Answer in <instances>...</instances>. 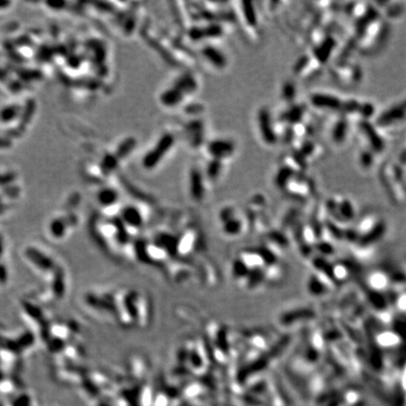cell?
<instances>
[{"label":"cell","instance_id":"obj_2","mask_svg":"<svg viewBox=\"0 0 406 406\" xmlns=\"http://www.w3.org/2000/svg\"><path fill=\"white\" fill-rule=\"evenodd\" d=\"M114 199H115V194H114V192H112L111 190H105V191H103L102 194H101V197H100L101 201L107 202V204H108V202H110L112 199L114 200Z\"/></svg>","mask_w":406,"mask_h":406},{"label":"cell","instance_id":"obj_1","mask_svg":"<svg viewBox=\"0 0 406 406\" xmlns=\"http://www.w3.org/2000/svg\"><path fill=\"white\" fill-rule=\"evenodd\" d=\"M172 143V136H165L161 140V142L159 145L155 148L154 152L147 157L145 164L147 165V167H153V165L157 162L160 157L162 156L163 154H165V152H167V150L171 147Z\"/></svg>","mask_w":406,"mask_h":406}]
</instances>
